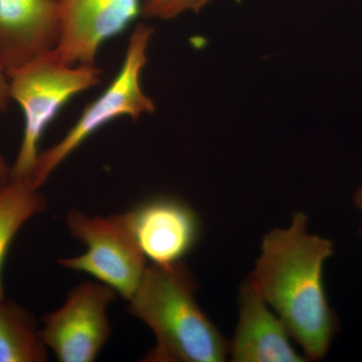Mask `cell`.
I'll return each mask as SVG.
<instances>
[{
    "label": "cell",
    "instance_id": "1",
    "mask_svg": "<svg viewBox=\"0 0 362 362\" xmlns=\"http://www.w3.org/2000/svg\"><path fill=\"white\" fill-rule=\"evenodd\" d=\"M333 243L308 232V216L294 214L291 226L274 228L247 280L275 311L310 361L323 358L339 330L323 281Z\"/></svg>",
    "mask_w": 362,
    "mask_h": 362
},
{
    "label": "cell",
    "instance_id": "2",
    "mask_svg": "<svg viewBox=\"0 0 362 362\" xmlns=\"http://www.w3.org/2000/svg\"><path fill=\"white\" fill-rule=\"evenodd\" d=\"M197 284L183 261L148 264L129 300V313L152 330L156 345L146 362H223L230 342L197 304Z\"/></svg>",
    "mask_w": 362,
    "mask_h": 362
},
{
    "label": "cell",
    "instance_id": "3",
    "mask_svg": "<svg viewBox=\"0 0 362 362\" xmlns=\"http://www.w3.org/2000/svg\"><path fill=\"white\" fill-rule=\"evenodd\" d=\"M101 74L95 65H68L56 49L6 71L9 97L20 105L25 116L23 140L11 168L13 177H30L45 128L69 100L99 84Z\"/></svg>",
    "mask_w": 362,
    "mask_h": 362
},
{
    "label": "cell",
    "instance_id": "4",
    "mask_svg": "<svg viewBox=\"0 0 362 362\" xmlns=\"http://www.w3.org/2000/svg\"><path fill=\"white\" fill-rule=\"evenodd\" d=\"M153 30L139 23L131 33L121 70L103 94L86 107L75 125L61 141L37 157L30 180L37 188L66 160L71 153L107 123L121 116L137 120L142 114L152 113L156 105L143 93L140 77L147 62V49Z\"/></svg>",
    "mask_w": 362,
    "mask_h": 362
},
{
    "label": "cell",
    "instance_id": "5",
    "mask_svg": "<svg viewBox=\"0 0 362 362\" xmlns=\"http://www.w3.org/2000/svg\"><path fill=\"white\" fill-rule=\"evenodd\" d=\"M71 237L83 243L80 256L59 259L63 268L82 272L129 301L139 287L147 261L136 240L129 214L87 216L71 209L66 216Z\"/></svg>",
    "mask_w": 362,
    "mask_h": 362
},
{
    "label": "cell",
    "instance_id": "6",
    "mask_svg": "<svg viewBox=\"0 0 362 362\" xmlns=\"http://www.w3.org/2000/svg\"><path fill=\"white\" fill-rule=\"evenodd\" d=\"M116 295L99 281H87L71 289L63 306L42 317L40 337L59 362L96 361L111 335L107 311Z\"/></svg>",
    "mask_w": 362,
    "mask_h": 362
},
{
    "label": "cell",
    "instance_id": "7",
    "mask_svg": "<svg viewBox=\"0 0 362 362\" xmlns=\"http://www.w3.org/2000/svg\"><path fill=\"white\" fill-rule=\"evenodd\" d=\"M61 35L56 52L71 66L95 65L100 47L141 14L140 0H58Z\"/></svg>",
    "mask_w": 362,
    "mask_h": 362
},
{
    "label": "cell",
    "instance_id": "8",
    "mask_svg": "<svg viewBox=\"0 0 362 362\" xmlns=\"http://www.w3.org/2000/svg\"><path fill=\"white\" fill-rule=\"evenodd\" d=\"M140 249L152 264L183 261L201 238V220L189 204L171 197H158L128 211Z\"/></svg>",
    "mask_w": 362,
    "mask_h": 362
},
{
    "label": "cell",
    "instance_id": "9",
    "mask_svg": "<svg viewBox=\"0 0 362 362\" xmlns=\"http://www.w3.org/2000/svg\"><path fill=\"white\" fill-rule=\"evenodd\" d=\"M59 35L58 0H0V66L6 73L56 49Z\"/></svg>",
    "mask_w": 362,
    "mask_h": 362
},
{
    "label": "cell",
    "instance_id": "10",
    "mask_svg": "<svg viewBox=\"0 0 362 362\" xmlns=\"http://www.w3.org/2000/svg\"><path fill=\"white\" fill-rule=\"evenodd\" d=\"M289 331L266 303L250 281L239 295V321L232 342L230 358L235 362H303L306 356L296 351Z\"/></svg>",
    "mask_w": 362,
    "mask_h": 362
},
{
    "label": "cell",
    "instance_id": "11",
    "mask_svg": "<svg viewBox=\"0 0 362 362\" xmlns=\"http://www.w3.org/2000/svg\"><path fill=\"white\" fill-rule=\"evenodd\" d=\"M47 207V197L30 177L11 176L0 185V300L6 298L2 269L11 243L21 228Z\"/></svg>",
    "mask_w": 362,
    "mask_h": 362
},
{
    "label": "cell",
    "instance_id": "12",
    "mask_svg": "<svg viewBox=\"0 0 362 362\" xmlns=\"http://www.w3.org/2000/svg\"><path fill=\"white\" fill-rule=\"evenodd\" d=\"M47 361L49 349L32 312L13 300H0V362Z\"/></svg>",
    "mask_w": 362,
    "mask_h": 362
},
{
    "label": "cell",
    "instance_id": "13",
    "mask_svg": "<svg viewBox=\"0 0 362 362\" xmlns=\"http://www.w3.org/2000/svg\"><path fill=\"white\" fill-rule=\"evenodd\" d=\"M211 0H144L141 14L145 18L171 20L185 11L199 13Z\"/></svg>",
    "mask_w": 362,
    "mask_h": 362
},
{
    "label": "cell",
    "instance_id": "14",
    "mask_svg": "<svg viewBox=\"0 0 362 362\" xmlns=\"http://www.w3.org/2000/svg\"><path fill=\"white\" fill-rule=\"evenodd\" d=\"M9 101H11V97H9L8 78L6 71L0 66V114L6 110Z\"/></svg>",
    "mask_w": 362,
    "mask_h": 362
},
{
    "label": "cell",
    "instance_id": "15",
    "mask_svg": "<svg viewBox=\"0 0 362 362\" xmlns=\"http://www.w3.org/2000/svg\"><path fill=\"white\" fill-rule=\"evenodd\" d=\"M11 176V168L7 165L4 159L0 156V185L8 180Z\"/></svg>",
    "mask_w": 362,
    "mask_h": 362
},
{
    "label": "cell",
    "instance_id": "16",
    "mask_svg": "<svg viewBox=\"0 0 362 362\" xmlns=\"http://www.w3.org/2000/svg\"><path fill=\"white\" fill-rule=\"evenodd\" d=\"M354 202H356V204L359 209H361L362 214V185L358 190H357L356 197H354ZM361 235L362 238V226L361 228Z\"/></svg>",
    "mask_w": 362,
    "mask_h": 362
}]
</instances>
